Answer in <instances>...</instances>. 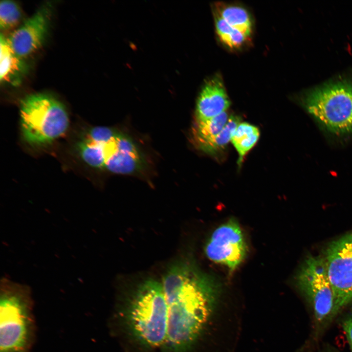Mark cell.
<instances>
[{
  "label": "cell",
  "mask_w": 352,
  "mask_h": 352,
  "mask_svg": "<svg viewBox=\"0 0 352 352\" xmlns=\"http://www.w3.org/2000/svg\"><path fill=\"white\" fill-rule=\"evenodd\" d=\"M161 283L168 306L165 344L170 352H184L197 340L210 316L220 286L187 261L173 264Z\"/></svg>",
  "instance_id": "1"
},
{
  "label": "cell",
  "mask_w": 352,
  "mask_h": 352,
  "mask_svg": "<svg viewBox=\"0 0 352 352\" xmlns=\"http://www.w3.org/2000/svg\"><path fill=\"white\" fill-rule=\"evenodd\" d=\"M36 330L30 288L2 278L0 286V352H32Z\"/></svg>",
  "instance_id": "2"
},
{
  "label": "cell",
  "mask_w": 352,
  "mask_h": 352,
  "mask_svg": "<svg viewBox=\"0 0 352 352\" xmlns=\"http://www.w3.org/2000/svg\"><path fill=\"white\" fill-rule=\"evenodd\" d=\"M126 318L132 335L142 344L156 348L166 343L168 306L161 282L148 279L138 286Z\"/></svg>",
  "instance_id": "3"
},
{
  "label": "cell",
  "mask_w": 352,
  "mask_h": 352,
  "mask_svg": "<svg viewBox=\"0 0 352 352\" xmlns=\"http://www.w3.org/2000/svg\"><path fill=\"white\" fill-rule=\"evenodd\" d=\"M21 127L24 140L35 146L51 143L67 131L69 119L64 105L44 93L27 95L20 101Z\"/></svg>",
  "instance_id": "4"
},
{
  "label": "cell",
  "mask_w": 352,
  "mask_h": 352,
  "mask_svg": "<svg viewBox=\"0 0 352 352\" xmlns=\"http://www.w3.org/2000/svg\"><path fill=\"white\" fill-rule=\"evenodd\" d=\"M302 101L308 112L330 132L352 133V83L326 84L307 92Z\"/></svg>",
  "instance_id": "5"
},
{
  "label": "cell",
  "mask_w": 352,
  "mask_h": 352,
  "mask_svg": "<svg viewBox=\"0 0 352 352\" xmlns=\"http://www.w3.org/2000/svg\"><path fill=\"white\" fill-rule=\"evenodd\" d=\"M297 282L313 306L316 318L331 316L334 299L323 258L308 256L297 276Z\"/></svg>",
  "instance_id": "6"
},
{
  "label": "cell",
  "mask_w": 352,
  "mask_h": 352,
  "mask_svg": "<svg viewBox=\"0 0 352 352\" xmlns=\"http://www.w3.org/2000/svg\"><path fill=\"white\" fill-rule=\"evenodd\" d=\"M246 242L235 219H230L217 228L205 246V252L212 261L226 266L233 272L245 258Z\"/></svg>",
  "instance_id": "7"
},
{
  "label": "cell",
  "mask_w": 352,
  "mask_h": 352,
  "mask_svg": "<svg viewBox=\"0 0 352 352\" xmlns=\"http://www.w3.org/2000/svg\"><path fill=\"white\" fill-rule=\"evenodd\" d=\"M52 9L51 4H43L7 38L18 57L23 59L41 46L48 31Z\"/></svg>",
  "instance_id": "8"
},
{
  "label": "cell",
  "mask_w": 352,
  "mask_h": 352,
  "mask_svg": "<svg viewBox=\"0 0 352 352\" xmlns=\"http://www.w3.org/2000/svg\"><path fill=\"white\" fill-rule=\"evenodd\" d=\"M324 260L333 294L332 316L352 302V255L329 246Z\"/></svg>",
  "instance_id": "9"
},
{
  "label": "cell",
  "mask_w": 352,
  "mask_h": 352,
  "mask_svg": "<svg viewBox=\"0 0 352 352\" xmlns=\"http://www.w3.org/2000/svg\"><path fill=\"white\" fill-rule=\"evenodd\" d=\"M103 169L113 173L130 174L141 166L142 160L136 146L120 133L103 143Z\"/></svg>",
  "instance_id": "10"
},
{
  "label": "cell",
  "mask_w": 352,
  "mask_h": 352,
  "mask_svg": "<svg viewBox=\"0 0 352 352\" xmlns=\"http://www.w3.org/2000/svg\"><path fill=\"white\" fill-rule=\"evenodd\" d=\"M230 105L222 80L219 75L209 79L198 98L196 121H204L226 111Z\"/></svg>",
  "instance_id": "11"
},
{
  "label": "cell",
  "mask_w": 352,
  "mask_h": 352,
  "mask_svg": "<svg viewBox=\"0 0 352 352\" xmlns=\"http://www.w3.org/2000/svg\"><path fill=\"white\" fill-rule=\"evenodd\" d=\"M27 70L23 59L13 52L7 39L2 34L0 38V80L1 83L18 85Z\"/></svg>",
  "instance_id": "12"
},
{
  "label": "cell",
  "mask_w": 352,
  "mask_h": 352,
  "mask_svg": "<svg viewBox=\"0 0 352 352\" xmlns=\"http://www.w3.org/2000/svg\"><path fill=\"white\" fill-rule=\"evenodd\" d=\"M214 13L246 37H250L252 22L249 14L245 8L218 2L215 4Z\"/></svg>",
  "instance_id": "13"
},
{
  "label": "cell",
  "mask_w": 352,
  "mask_h": 352,
  "mask_svg": "<svg viewBox=\"0 0 352 352\" xmlns=\"http://www.w3.org/2000/svg\"><path fill=\"white\" fill-rule=\"evenodd\" d=\"M226 111L213 118L196 121L192 129V138L194 144L200 150L212 140L224 128L229 119Z\"/></svg>",
  "instance_id": "14"
},
{
  "label": "cell",
  "mask_w": 352,
  "mask_h": 352,
  "mask_svg": "<svg viewBox=\"0 0 352 352\" xmlns=\"http://www.w3.org/2000/svg\"><path fill=\"white\" fill-rule=\"evenodd\" d=\"M260 136L259 129L247 122H241L233 133L231 142L239 154L240 166L246 154L254 146Z\"/></svg>",
  "instance_id": "15"
},
{
  "label": "cell",
  "mask_w": 352,
  "mask_h": 352,
  "mask_svg": "<svg viewBox=\"0 0 352 352\" xmlns=\"http://www.w3.org/2000/svg\"><path fill=\"white\" fill-rule=\"evenodd\" d=\"M241 120L238 116L232 115L229 116L228 122L222 130L200 150L212 155H216L222 152L231 141L237 127L241 123Z\"/></svg>",
  "instance_id": "16"
},
{
  "label": "cell",
  "mask_w": 352,
  "mask_h": 352,
  "mask_svg": "<svg viewBox=\"0 0 352 352\" xmlns=\"http://www.w3.org/2000/svg\"><path fill=\"white\" fill-rule=\"evenodd\" d=\"M216 32L220 40L231 48L242 46L248 39L241 32L230 26L225 21L214 13Z\"/></svg>",
  "instance_id": "17"
},
{
  "label": "cell",
  "mask_w": 352,
  "mask_h": 352,
  "mask_svg": "<svg viewBox=\"0 0 352 352\" xmlns=\"http://www.w3.org/2000/svg\"><path fill=\"white\" fill-rule=\"evenodd\" d=\"M22 17L21 8L15 1L2 0L0 3V27L6 30L15 26Z\"/></svg>",
  "instance_id": "18"
},
{
  "label": "cell",
  "mask_w": 352,
  "mask_h": 352,
  "mask_svg": "<svg viewBox=\"0 0 352 352\" xmlns=\"http://www.w3.org/2000/svg\"><path fill=\"white\" fill-rule=\"evenodd\" d=\"M329 246L339 251L352 255V232L333 242Z\"/></svg>",
  "instance_id": "19"
},
{
  "label": "cell",
  "mask_w": 352,
  "mask_h": 352,
  "mask_svg": "<svg viewBox=\"0 0 352 352\" xmlns=\"http://www.w3.org/2000/svg\"><path fill=\"white\" fill-rule=\"evenodd\" d=\"M343 327L352 351V318H350L345 320Z\"/></svg>",
  "instance_id": "20"
}]
</instances>
